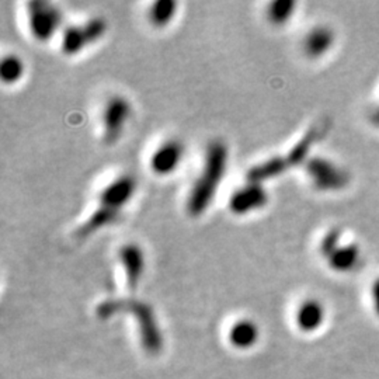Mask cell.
I'll use <instances>...</instances> for the list:
<instances>
[{
    "label": "cell",
    "instance_id": "cell-1",
    "mask_svg": "<svg viewBox=\"0 0 379 379\" xmlns=\"http://www.w3.org/2000/svg\"><path fill=\"white\" fill-rule=\"evenodd\" d=\"M228 157V146L222 141L217 140L208 145L201 173L190 190L186 202V209L190 217H201L212 204L222 179L227 175Z\"/></svg>",
    "mask_w": 379,
    "mask_h": 379
},
{
    "label": "cell",
    "instance_id": "cell-2",
    "mask_svg": "<svg viewBox=\"0 0 379 379\" xmlns=\"http://www.w3.org/2000/svg\"><path fill=\"white\" fill-rule=\"evenodd\" d=\"M107 33V21L103 17H93L83 24H73L62 31L61 49L65 55L73 56L97 43Z\"/></svg>",
    "mask_w": 379,
    "mask_h": 379
},
{
    "label": "cell",
    "instance_id": "cell-3",
    "mask_svg": "<svg viewBox=\"0 0 379 379\" xmlns=\"http://www.w3.org/2000/svg\"><path fill=\"white\" fill-rule=\"evenodd\" d=\"M62 24L61 10L51 1L34 0L28 3V27L31 36L40 41L47 43Z\"/></svg>",
    "mask_w": 379,
    "mask_h": 379
},
{
    "label": "cell",
    "instance_id": "cell-4",
    "mask_svg": "<svg viewBox=\"0 0 379 379\" xmlns=\"http://www.w3.org/2000/svg\"><path fill=\"white\" fill-rule=\"evenodd\" d=\"M131 104L123 95H113L103 108V141L117 142L131 117Z\"/></svg>",
    "mask_w": 379,
    "mask_h": 379
},
{
    "label": "cell",
    "instance_id": "cell-5",
    "mask_svg": "<svg viewBox=\"0 0 379 379\" xmlns=\"http://www.w3.org/2000/svg\"><path fill=\"white\" fill-rule=\"evenodd\" d=\"M306 173L312 185L321 191H337L348 183L347 173L325 157H311L306 162Z\"/></svg>",
    "mask_w": 379,
    "mask_h": 379
},
{
    "label": "cell",
    "instance_id": "cell-6",
    "mask_svg": "<svg viewBox=\"0 0 379 379\" xmlns=\"http://www.w3.org/2000/svg\"><path fill=\"white\" fill-rule=\"evenodd\" d=\"M267 202L269 194L264 186L261 183L247 182L244 186L232 192V195L229 197L228 207L234 215L244 217L264 208Z\"/></svg>",
    "mask_w": 379,
    "mask_h": 379
},
{
    "label": "cell",
    "instance_id": "cell-7",
    "mask_svg": "<svg viewBox=\"0 0 379 379\" xmlns=\"http://www.w3.org/2000/svg\"><path fill=\"white\" fill-rule=\"evenodd\" d=\"M185 157V145L177 140L160 143L150 156V170L160 177L173 175L182 165Z\"/></svg>",
    "mask_w": 379,
    "mask_h": 379
},
{
    "label": "cell",
    "instance_id": "cell-8",
    "mask_svg": "<svg viewBox=\"0 0 379 379\" xmlns=\"http://www.w3.org/2000/svg\"><path fill=\"white\" fill-rule=\"evenodd\" d=\"M135 192L137 180L130 175L120 176L100 191L98 205L121 212V208L133 199Z\"/></svg>",
    "mask_w": 379,
    "mask_h": 379
},
{
    "label": "cell",
    "instance_id": "cell-9",
    "mask_svg": "<svg viewBox=\"0 0 379 379\" xmlns=\"http://www.w3.org/2000/svg\"><path fill=\"white\" fill-rule=\"evenodd\" d=\"M120 263L125 271L130 286H137L145 269V254L140 244L125 243L118 250Z\"/></svg>",
    "mask_w": 379,
    "mask_h": 379
},
{
    "label": "cell",
    "instance_id": "cell-10",
    "mask_svg": "<svg viewBox=\"0 0 379 379\" xmlns=\"http://www.w3.org/2000/svg\"><path fill=\"white\" fill-rule=\"evenodd\" d=\"M295 322L302 332L311 333L318 331L325 322V308L316 299L303 301L295 315Z\"/></svg>",
    "mask_w": 379,
    "mask_h": 379
},
{
    "label": "cell",
    "instance_id": "cell-11",
    "mask_svg": "<svg viewBox=\"0 0 379 379\" xmlns=\"http://www.w3.org/2000/svg\"><path fill=\"white\" fill-rule=\"evenodd\" d=\"M334 33L328 26H318L312 28L303 40V52L309 58H321L332 49L334 44Z\"/></svg>",
    "mask_w": 379,
    "mask_h": 379
},
{
    "label": "cell",
    "instance_id": "cell-12",
    "mask_svg": "<svg viewBox=\"0 0 379 379\" xmlns=\"http://www.w3.org/2000/svg\"><path fill=\"white\" fill-rule=\"evenodd\" d=\"M288 167H289V165H288L285 156H274V157H270V159L250 167L246 177H247V182L263 185L267 180H271V179L283 175L284 172L288 170Z\"/></svg>",
    "mask_w": 379,
    "mask_h": 379
},
{
    "label": "cell",
    "instance_id": "cell-13",
    "mask_svg": "<svg viewBox=\"0 0 379 379\" xmlns=\"http://www.w3.org/2000/svg\"><path fill=\"white\" fill-rule=\"evenodd\" d=\"M118 218H120V211L98 205L95 212L82 224V227L78 231V235L81 237H90L95 232L115 224Z\"/></svg>",
    "mask_w": 379,
    "mask_h": 379
},
{
    "label": "cell",
    "instance_id": "cell-14",
    "mask_svg": "<svg viewBox=\"0 0 379 379\" xmlns=\"http://www.w3.org/2000/svg\"><path fill=\"white\" fill-rule=\"evenodd\" d=\"M176 13L177 3L175 0H157L147 10V20L155 28H165L173 21Z\"/></svg>",
    "mask_w": 379,
    "mask_h": 379
},
{
    "label": "cell",
    "instance_id": "cell-15",
    "mask_svg": "<svg viewBox=\"0 0 379 379\" xmlns=\"http://www.w3.org/2000/svg\"><path fill=\"white\" fill-rule=\"evenodd\" d=\"M326 260L334 271H351L360 260V249L355 244L340 246Z\"/></svg>",
    "mask_w": 379,
    "mask_h": 379
},
{
    "label": "cell",
    "instance_id": "cell-16",
    "mask_svg": "<svg viewBox=\"0 0 379 379\" xmlns=\"http://www.w3.org/2000/svg\"><path fill=\"white\" fill-rule=\"evenodd\" d=\"M257 336H259L257 326L249 319L237 321L229 331L231 343L239 348H246L253 346L257 341Z\"/></svg>",
    "mask_w": 379,
    "mask_h": 379
},
{
    "label": "cell",
    "instance_id": "cell-17",
    "mask_svg": "<svg viewBox=\"0 0 379 379\" xmlns=\"http://www.w3.org/2000/svg\"><path fill=\"white\" fill-rule=\"evenodd\" d=\"M296 3L294 0H276L266 9V17L273 26H284L295 13Z\"/></svg>",
    "mask_w": 379,
    "mask_h": 379
},
{
    "label": "cell",
    "instance_id": "cell-18",
    "mask_svg": "<svg viewBox=\"0 0 379 379\" xmlns=\"http://www.w3.org/2000/svg\"><path fill=\"white\" fill-rule=\"evenodd\" d=\"M318 138H319L318 130H312L288 152V155H285V159H286L289 167L298 166L308 159V155L311 152V146L313 145V142H316Z\"/></svg>",
    "mask_w": 379,
    "mask_h": 379
},
{
    "label": "cell",
    "instance_id": "cell-19",
    "mask_svg": "<svg viewBox=\"0 0 379 379\" xmlns=\"http://www.w3.org/2000/svg\"><path fill=\"white\" fill-rule=\"evenodd\" d=\"M24 73V63L17 55H6L0 62V78L6 85L17 83Z\"/></svg>",
    "mask_w": 379,
    "mask_h": 379
},
{
    "label": "cell",
    "instance_id": "cell-20",
    "mask_svg": "<svg viewBox=\"0 0 379 379\" xmlns=\"http://www.w3.org/2000/svg\"><path fill=\"white\" fill-rule=\"evenodd\" d=\"M340 239H341V231L333 228L326 235L322 237L321 240V253L325 259H328L331 254H333L338 247H340Z\"/></svg>",
    "mask_w": 379,
    "mask_h": 379
},
{
    "label": "cell",
    "instance_id": "cell-21",
    "mask_svg": "<svg viewBox=\"0 0 379 379\" xmlns=\"http://www.w3.org/2000/svg\"><path fill=\"white\" fill-rule=\"evenodd\" d=\"M373 301H374V308L375 312L379 316V280L375 281V284L373 286Z\"/></svg>",
    "mask_w": 379,
    "mask_h": 379
},
{
    "label": "cell",
    "instance_id": "cell-22",
    "mask_svg": "<svg viewBox=\"0 0 379 379\" xmlns=\"http://www.w3.org/2000/svg\"><path fill=\"white\" fill-rule=\"evenodd\" d=\"M373 121H374L377 125H379V108L374 111V114H373Z\"/></svg>",
    "mask_w": 379,
    "mask_h": 379
}]
</instances>
